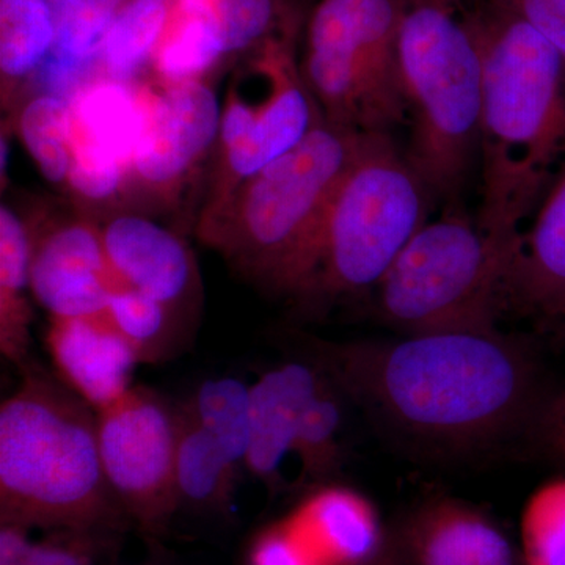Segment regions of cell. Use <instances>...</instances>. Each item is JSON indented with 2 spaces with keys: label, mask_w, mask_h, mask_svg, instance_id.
I'll use <instances>...</instances> for the list:
<instances>
[{
  "label": "cell",
  "mask_w": 565,
  "mask_h": 565,
  "mask_svg": "<svg viewBox=\"0 0 565 565\" xmlns=\"http://www.w3.org/2000/svg\"><path fill=\"white\" fill-rule=\"evenodd\" d=\"M311 362L397 433L473 448L526 429L544 403L534 353L498 332L405 334L330 343L303 338Z\"/></svg>",
  "instance_id": "6da1fadb"
},
{
  "label": "cell",
  "mask_w": 565,
  "mask_h": 565,
  "mask_svg": "<svg viewBox=\"0 0 565 565\" xmlns=\"http://www.w3.org/2000/svg\"><path fill=\"white\" fill-rule=\"evenodd\" d=\"M465 18L482 62L478 225L516 243L565 150V61L525 21L490 3Z\"/></svg>",
  "instance_id": "7a4b0ae2"
},
{
  "label": "cell",
  "mask_w": 565,
  "mask_h": 565,
  "mask_svg": "<svg viewBox=\"0 0 565 565\" xmlns=\"http://www.w3.org/2000/svg\"><path fill=\"white\" fill-rule=\"evenodd\" d=\"M21 370L0 405V523L121 530L129 519L104 475L95 408L31 360Z\"/></svg>",
  "instance_id": "3957f363"
},
{
  "label": "cell",
  "mask_w": 565,
  "mask_h": 565,
  "mask_svg": "<svg viewBox=\"0 0 565 565\" xmlns=\"http://www.w3.org/2000/svg\"><path fill=\"white\" fill-rule=\"evenodd\" d=\"M364 137L319 118L291 151L210 204L200 222L203 243L259 288L299 299L323 211Z\"/></svg>",
  "instance_id": "277c9868"
},
{
  "label": "cell",
  "mask_w": 565,
  "mask_h": 565,
  "mask_svg": "<svg viewBox=\"0 0 565 565\" xmlns=\"http://www.w3.org/2000/svg\"><path fill=\"white\" fill-rule=\"evenodd\" d=\"M397 66L405 158L433 196L451 200L479 151L482 106L481 54L459 0H404Z\"/></svg>",
  "instance_id": "5b68a950"
},
{
  "label": "cell",
  "mask_w": 565,
  "mask_h": 565,
  "mask_svg": "<svg viewBox=\"0 0 565 565\" xmlns=\"http://www.w3.org/2000/svg\"><path fill=\"white\" fill-rule=\"evenodd\" d=\"M430 196L392 134H366L323 211L310 275L296 302L321 308L377 288L426 223Z\"/></svg>",
  "instance_id": "8992f818"
},
{
  "label": "cell",
  "mask_w": 565,
  "mask_h": 565,
  "mask_svg": "<svg viewBox=\"0 0 565 565\" xmlns=\"http://www.w3.org/2000/svg\"><path fill=\"white\" fill-rule=\"evenodd\" d=\"M519 245L448 207L424 223L379 282V315L404 334L498 332Z\"/></svg>",
  "instance_id": "52a82bcc"
},
{
  "label": "cell",
  "mask_w": 565,
  "mask_h": 565,
  "mask_svg": "<svg viewBox=\"0 0 565 565\" xmlns=\"http://www.w3.org/2000/svg\"><path fill=\"white\" fill-rule=\"evenodd\" d=\"M404 0H321L300 73L323 120L360 134L407 121L397 66Z\"/></svg>",
  "instance_id": "ba28073f"
},
{
  "label": "cell",
  "mask_w": 565,
  "mask_h": 565,
  "mask_svg": "<svg viewBox=\"0 0 565 565\" xmlns=\"http://www.w3.org/2000/svg\"><path fill=\"white\" fill-rule=\"evenodd\" d=\"M222 106V177L214 200L291 151L322 117L286 40L263 44Z\"/></svg>",
  "instance_id": "9c48e42d"
},
{
  "label": "cell",
  "mask_w": 565,
  "mask_h": 565,
  "mask_svg": "<svg viewBox=\"0 0 565 565\" xmlns=\"http://www.w3.org/2000/svg\"><path fill=\"white\" fill-rule=\"evenodd\" d=\"M98 414L104 475L129 520L161 533L181 508L177 490L180 407L147 386H132Z\"/></svg>",
  "instance_id": "30bf717a"
},
{
  "label": "cell",
  "mask_w": 565,
  "mask_h": 565,
  "mask_svg": "<svg viewBox=\"0 0 565 565\" xmlns=\"http://www.w3.org/2000/svg\"><path fill=\"white\" fill-rule=\"evenodd\" d=\"M222 104L203 81L148 88L147 125L131 170L143 188L170 193L218 143Z\"/></svg>",
  "instance_id": "8fae6325"
},
{
  "label": "cell",
  "mask_w": 565,
  "mask_h": 565,
  "mask_svg": "<svg viewBox=\"0 0 565 565\" xmlns=\"http://www.w3.org/2000/svg\"><path fill=\"white\" fill-rule=\"evenodd\" d=\"M120 286L90 223H65L33 241L31 292L51 318L106 315Z\"/></svg>",
  "instance_id": "7c38bea8"
},
{
  "label": "cell",
  "mask_w": 565,
  "mask_h": 565,
  "mask_svg": "<svg viewBox=\"0 0 565 565\" xmlns=\"http://www.w3.org/2000/svg\"><path fill=\"white\" fill-rule=\"evenodd\" d=\"M102 236L121 286L147 294L182 319L199 292V275L188 244L139 214L115 215L103 226Z\"/></svg>",
  "instance_id": "4fadbf2b"
},
{
  "label": "cell",
  "mask_w": 565,
  "mask_h": 565,
  "mask_svg": "<svg viewBox=\"0 0 565 565\" xmlns=\"http://www.w3.org/2000/svg\"><path fill=\"white\" fill-rule=\"evenodd\" d=\"M46 345L58 379L96 412L132 388L141 364L107 315L52 318Z\"/></svg>",
  "instance_id": "5bb4252c"
},
{
  "label": "cell",
  "mask_w": 565,
  "mask_h": 565,
  "mask_svg": "<svg viewBox=\"0 0 565 565\" xmlns=\"http://www.w3.org/2000/svg\"><path fill=\"white\" fill-rule=\"evenodd\" d=\"M323 379L326 373L310 360L282 363L250 385V444L245 470L270 492L281 487L282 462L296 455L305 412Z\"/></svg>",
  "instance_id": "9a60e30c"
},
{
  "label": "cell",
  "mask_w": 565,
  "mask_h": 565,
  "mask_svg": "<svg viewBox=\"0 0 565 565\" xmlns=\"http://www.w3.org/2000/svg\"><path fill=\"white\" fill-rule=\"evenodd\" d=\"M565 322V170L520 237L508 285V310Z\"/></svg>",
  "instance_id": "2e32d148"
},
{
  "label": "cell",
  "mask_w": 565,
  "mask_h": 565,
  "mask_svg": "<svg viewBox=\"0 0 565 565\" xmlns=\"http://www.w3.org/2000/svg\"><path fill=\"white\" fill-rule=\"evenodd\" d=\"M285 522L319 565H366L385 545L374 505L344 487L316 490Z\"/></svg>",
  "instance_id": "e0dca14e"
},
{
  "label": "cell",
  "mask_w": 565,
  "mask_h": 565,
  "mask_svg": "<svg viewBox=\"0 0 565 565\" xmlns=\"http://www.w3.org/2000/svg\"><path fill=\"white\" fill-rule=\"evenodd\" d=\"M415 565H516L514 546L492 520L459 501H437L405 534Z\"/></svg>",
  "instance_id": "ac0fdd59"
},
{
  "label": "cell",
  "mask_w": 565,
  "mask_h": 565,
  "mask_svg": "<svg viewBox=\"0 0 565 565\" xmlns=\"http://www.w3.org/2000/svg\"><path fill=\"white\" fill-rule=\"evenodd\" d=\"M147 111L148 88L99 76L71 102L73 136L90 141L131 170Z\"/></svg>",
  "instance_id": "d6986e66"
},
{
  "label": "cell",
  "mask_w": 565,
  "mask_h": 565,
  "mask_svg": "<svg viewBox=\"0 0 565 565\" xmlns=\"http://www.w3.org/2000/svg\"><path fill=\"white\" fill-rule=\"evenodd\" d=\"M33 239L9 204L0 206V351L11 363L29 362Z\"/></svg>",
  "instance_id": "ffe728a7"
},
{
  "label": "cell",
  "mask_w": 565,
  "mask_h": 565,
  "mask_svg": "<svg viewBox=\"0 0 565 565\" xmlns=\"http://www.w3.org/2000/svg\"><path fill=\"white\" fill-rule=\"evenodd\" d=\"M241 470L221 446L180 407L177 490L180 505L204 512L230 511Z\"/></svg>",
  "instance_id": "44dd1931"
},
{
  "label": "cell",
  "mask_w": 565,
  "mask_h": 565,
  "mask_svg": "<svg viewBox=\"0 0 565 565\" xmlns=\"http://www.w3.org/2000/svg\"><path fill=\"white\" fill-rule=\"evenodd\" d=\"M173 17V0H126L99 52L102 76L132 84L156 51Z\"/></svg>",
  "instance_id": "7402d4cb"
},
{
  "label": "cell",
  "mask_w": 565,
  "mask_h": 565,
  "mask_svg": "<svg viewBox=\"0 0 565 565\" xmlns=\"http://www.w3.org/2000/svg\"><path fill=\"white\" fill-rule=\"evenodd\" d=\"M55 43L50 0H0V74L3 90L35 74Z\"/></svg>",
  "instance_id": "603a6c76"
},
{
  "label": "cell",
  "mask_w": 565,
  "mask_h": 565,
  "mask_svg": "<svg viewBox=\"0 0 565 565\" xmlns=\"http://www.w3.org/2000/svg\"><path fill=\"white\" fill-rule=\"evenodd\" d=\"M182 407L243 470L250 444V386L234 377L206 381Z\"/></svg>",
  "instance_id": "cb8c5ba5"
},
{
  "label": "cell",
  "mask_w": 565,
  "mask_h": 565,
  "mask_svg": "<svg viewBox=\"0 0 565 565\" xmlns=\"http://www.w3.org/2000/svg\"><path fill=\"white\" fill-rule=\"evenodd\" d=\"M18 134L44 180L65 184L73 158L71 103L61 96L41 93L22 107Z\"/></svg>",
  "instance_id": "d4e9b609"
},
{
  "label": "cell",
  "mask_w": 565,
  "mask_h": 565,
  "mask_svg": "<svg viewBox=\"0 0 565 565\" xmlns=\"http://www.w3.org/2000/svg\"><path fill=\"white\" fill-rule=\"evenodd\" d=\"M106 315L132 345L140 363L162 362L178 352L182 319L147 294L120 286L111 296Z\"/></svg>",
  "instance_id": "484cf974"
},
{
  "label": "cell",
  "mask_w": 565,
  "mask_h": 565,
  "mask_svg": "<svg viewBox=\"0 0 565 565\" xmlns=\"http://www.w3.org/2000/svg\"><path fill=\"white\" fill-rule=\"evenodd\" d=\"M223 57L225 50L215 17L173 13L152 65L163 84L174 85L202 81Z\"/></svg>",
  "instance_id": "4316f807"
},
{
  "label": "cell",
  "mask_w": 565,
  "mask_h": 565,
  "mask_svg": "<svg viewBox=\"0 0 565 565\" xmlns=\"http://www.w3.org/2000/svg\"><path fill=\"white\" fill-rule=\"evenodd\" d=\"M29 527L0 523V565H95L109 533L52 531L33 539Z\"/></svg>",
  "instance_id": "83f0119b"
},
{
  "label": "cell",
  "mask_w": 565,
  "mask_h": 565,
  "mask_svg": "<svg viewBox=\"0 0 565 565\" xmlns=\"http://www.w3.org/2000/svg\"><path fill=\"white\" fill-rule=\"evenodd\" d=\"M338 386L326 374L321 388L305 412L296 456L302 465L303 481H323L341 467V407Z\"/></svg>",
  "instance_id": "f1b7e54d"
},
{
  "label": "cell",
  "mask_w": 565,
  "mask_h": 565,
  "mask_svg": "<svg viewBox=\"0 0 565 565\" xmlns=\"http://www.w3.org/2000/svg\"><path fill=\"white\" fill-rule=\"evenodd\" d=\"M125 2L126 0H50L55 22L52 52L68 61L99 66L98 57L104 40Z\"/></svg>",
  "instance_id": "f546056e"
},
{
  "label": "cell",
  "mask_w": 565,
  "mask_h": 565,
  "mask_svg": "<svg viewBox=\"0 0 565 565\" xmlns=\"http://www.w3.org/2000/svg\"><path fill=\"white\" fill-rule=\"evenodd\" d=\"M520 535L526 565H565V478L535 490L523 509Z\"/></svg>",
  "instance_id": "4dcf8cb0"
},
{
  "label": "cell",
  "mask_w": 565,
  "mask_h": 565,
  "mask_svg": "<svg viewBox=\"0 0 565 565\" xmlns=\"http://www.w3.org/2000/svg\"><path fill=\"white\" fill-rule=\"evenodd\" d=\"M215 21L225 55L263 46L282 21V0H225Z\"/></svg>",
  "instance_id": "1f68e13d"
},
{
  "label": "cell",
  "mask_w": 565,
  "mask_h": 565,
  "mask_svg": "<svg viewBox=\"0 0 565 565\" xmlns=\"http://www.w3.org/2000/svg\"><path fill=\"white\" fill-rule=\"evenodd\" d=\"M128 174L125 163L115 156L73 136V158L66 184L81 200L104 203L117 199Z\"/></svg>",
  "instance_id": "d6a6232c"
},
{
  "label": "cell",
  "mask_w": 565,
  "mask_h": 565,
  "mask_svg": "<svg viewBox=\"0 0 565 565\" xmlns=\"http://www.w3.org/2000/svg\"><path fill=\"white\" fill-rule=\"evenodd\" d=\"M541 33L565 61V0H482Z\"/></svg>",
  "instance_id": "836d02e7"
},
{
  "label": "cell",
  "mask_w": 565,
  "mask_h": 565,
  "mask_svg": "<svg viewBox=\"0 0 565 565\" xmlns=\"http://www.w3.org/2000/svg\"><path fill=\"white\" fill-rule=\"evenodd\" d=\"M247 565H319L310 550L281 520L264 530L253 542Z\"/></svg>",
  "instance_id": "e575fe53"
},
{
  "label": "cell",
  "mask_w": 565,
  "mask_h": 565,
  "mask_svg": "<svg viewBox=\"0 0 565 565\" xmlns=\"http://www.w3.org/2000/svg\"><path fill=\"white\" fill-rule=\"evenodd\" d=\"M527 433L539 452L565 465V388L546 394Z\"/></svg>",
  "instance_id": "d590c367"
},
{
  "label": "cell",
  "mask_w": 565,
  "mask_h": 565,
  "mask_svg": "<svg viewBox=\"0 0 565 565\" xmlns=\"http://www.w3.org/2000/svg\"><path fill=\"white\" fill-rule=\"evenodd\" d=\"M225 0H173V13L181 17L214 18Z\"/></svg>",
  "instance_id": "8d00e7d4"
},
{
  "label": "cell",
  "mask_w": 565,
  "mask_h": 565,
  "mask_svg": "<svg viewBox=\"0 0 565 565\" xmlns=\"http://www.w3.org/2000/svg\"><path fill=\"white\" fill-rule=\"evenodd\" d=\"M366 565H405L404 552L396 545H384L371 563Z\"/></svg>",
  "instance_id": "74e56055"
},
{
  "label": "cell",
  "mask_w": 565,
  "mask_h": 565,
  "mask_svg": "<svg viewBox=\"0 0 565 565\" xmlns=\"http://www.w3.org/2000/svg\"><path fill=\"white\" fill-rule=\"evenodd\" d=\"M0 172H2V178L6 177V169L9 167V156H10V147L9 140L6 139V136H2V140H0Z\"/></svg>",
  "instance_id": "f35d334b"
}]
</instances>
